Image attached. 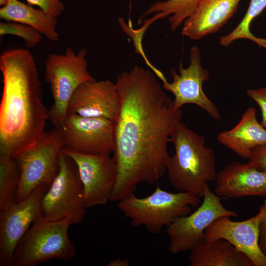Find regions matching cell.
Here are the masks:
<instances>
[{"label": "cell", "instance_id": "cell-6", "mask_svg": "<svg viewBox=\"0 0 266 266\" xmlns=\"http://www.w3.org/2000/svg\"><path fill=\"white\" fill-rule=\"evenodd\" d=\"M87 54L85 48L76 53L68 46L64 54H49L46 59L44 79L50 86L53 99L48 109L49 120L54 128L62 126L70 100L77 88L95 80L88 71Z\"/></svg>", "mask_w": 266, "mask_h": 266}, {"label": "cell", "instance_id": "cell-20", "mask_svg": "<svg viewBox=\"0 0 266 266\" xmlns=\"http://www.w3.org/2000/svg\"><path fill=\"white\" fill-rule=\"evenodd\" d=\"M0 18L6 21L18 22L31 26L51 41H57V19L39 9H35L18 0H7L0 9Z\"/></svg>", "mask_w": 266, "mask_h": 266}, {"label": "cell", "instance_id": "cell-3", "mask_svg": "<svg viewBox=\"0 0 266 266\" xmlns=\"http://www.w3.org/2000/svg\"><path fill=\"white\" fill-rule=\"evenodd\" d=\"M168 142L173 144L175 149L166 166L170 182L180 192L203 198L205 186L215 181L217 175L213 150L206 146L203 136L181 121L175 125Z\"/></svg>", "mask_w": 266, "mask_h": 266}, {"label": "cell", "instance_id": "cell-19", "mask_svg": "<svg viewBox=\"0 0 266 266\" xmlns=\"http://www.w3.org/2000/svg\"><path fill=\"white\" fill-rule=\"evenodd\" d=\"M190 251V266H254L244 253L224 239L203 240Z\"/></svg>", "mask_w": 266, "mask_h": 266}, {"label": "cell", "instance_id": "cell-13", "mask_svg": "<svg viewBox=\"0 0 266 266\" xmlns=\"http://www.w3.org/2000/svg\"><path fill=\"white\" fill-rule=\"evenodd\" d=\"M63 151L75 162L82 181L87 208L106 205L115 185L117 169L109 154H89Z\"/></svg>", "mask_w": 266, "mask_h": 266}, {"label": "cell", "instance_id": "cell-15", "mask_svg": "<svg viewBox=\"0 0 266 266\" xmlns=\"http://www.w3.org/2000/svg\"><path fill=\"white\" fill-rule=\"evenodd\" d=\"M119 107L120 100L115 83L108 79L94 80L77 88L70 100L67 112L115 121Z\"/></svg>", "mask_w": 266, "mask_h": 266}, {"label": "cell", "instance_id": "cell-25", "mask_svg": "<svg viewBox=\"0 0 266 266\" xmlns=\"http://www.w3.org/2000/svg\"><path fill=\"white\" fill-rule=\"evenodd\" d=\"M30 6L35 5L39 7L49 15L57 18L65 9V6L60 0H26Z\"/></svg>", "mask_w": 266, "mask_h": 266}, {"label": "cell", "instance_id": "cell-23", "mask_svg": "<svg viewBox=\"0 0 266 266\" xmlns=\"http://www.w3.org/2000/svg\"><path fill=\"white\" fill-rule=\"evenodd\" d=\"M266 7V0H250L247 11L241 22L229 33L220 37V44L223 46L227 47L235 40L245 39L253 41L260 47L266 50V38L255 36L250 29L252 21Z\"/></svg>", "mask_w": 266, "mask_h": 266}, {"label": "cell", "instance_id": "cell-2", "mask_svg": "<svg viewBox=\"0 0 266 266\" xmlns=\"http://www.w3.org/2000/svg\"><path fill=\"white\" fill-rule=\"evenodd\" d=\"M3 89L0 104V152L14 157L45 133L49 111L43 102L36 65L27 49L13 48L0 56Z\"/></svg>", "mask_w": 266, "mask_h": 266}, {"label": "cell", "instance_id": "cell-4", "mask_svg": "<svg viewBox=\"0 0 266 266\" xmlns=\"http://www.w3.org/2000/svg\"><path fill=\"white\" fill-rule=\"evenodd\" d=\"M200 198L188 192H169L157 186L149 195L138 198L131 194L118 201L117 208L132 226H143L150 234H157L173 220L192 212Z\"/></svg>", "mask_w": 266, "mask_h": 266}, {"label": "cell", "instance_id": "cell-18", "mask_svg": "<svg viewBox=\"0 0 266 266\" xmlns=\"http://www.w3.org/2000/svg\"><path fill=\"white\" fill-rule=\"evenodd\" d=\"M217 138L238 156L249 159L256 148L266 145V129L259 122L255 108L249 107L234 127L220 132Z\"/></svg>", "mask_w": 266, "mask_h": 266}, {"label": "cell", "instance_id": "cell-5", "mask_svg": "<svg viewBox=\"0 0 266 266\" xmlns=\"http://www.w3.org/2000/svg\"><path fill=\"white\" fill-rule=\"evenodd\" d=\"M68 219L52 221L42 215L35 220L17 244L12 266H35L54 259L69 261L77 249L70 240Z\"/></svg>", "mask_w": 266, "mask_h": 266}, {"label": "cell", "instance_id": "cell-14", "mask_svg": "<svg viewBox=\"0 0 266 266\" xmlns=\"http://www.w3.org/2000/svg\"><path fill=\"white\" fill-rule=\"evenodd\" d=\"M229 216L215 220L205 231L204 240L228 241L244 253L254 266H266V257L259 245L258 213L246 220L234 221Z\"/></svg>", "mask_w": 266, "mask_h": 266}, {"label": "cell", "instance_id": "cell-26", "mask_svg": "<svg viewBox=\"0 0 266 266\" xmlns=\"http://www.w3.org/2000/svg\"><path fill=\"white\" fill-rule=\"evenodd\" d=\"M246 94L259 106L262 113L261 124L266 128V87L249 89Z\"/></svg>", "mask_w": 266, "mask_h": 266}, {"label": "cell", "instance_id": "cell-8", "mask_svg": "<svg viewBox=\"0 0 266 266\" xmlns=\"http://www.w3.org/2000/svg\"><path fill=\"white\" fill-rule=\"evenodd\" d=\"M64 148L60 131L54 128L13 157L21 173L16 202L24 200L41 184L50 186L58 173L60 154Z\"/></svg>", "mask_w": 266, "mask_h": 266}, {"label": "cell", "instance_id": "cell-28", "mask_svg": "<svg viewBox=\"0 0 266 266\" xmlns=\"http://www.w3.org/2000/svg\"><path fill=\"white\" fill-rule=\"evenodd\" d=\"M248 162L257 169L266 171V145L256 148Z\"/></svg>", "mask_w": 266, "mask_h": 266}, {"label": "cell", "instance_id": "cell-27", "mask_svg": "<svg viewBox=\"0 0 266 266\" xmlns=\"http://www.w3.org/2000/svg\"><path fill=\"white\" fill-rule=\"evenodd\" d=\"M258 214L259 219V247L266 257V200L260 207Z\"/></svg>", "mask_w": 266, "mask_h": 266}, {"label": "cell", "instance_id": "cell-10", "mask_svg": "<svg viewBox=\"0 0 266 266\" xmlns=\"http://www.w3.org/2000/svg\"><path fill=\"white\" fill-rule=\"evenodd\" d=\"M114 121L67 112L57 128L65 149L89 154H109L114 147Z\"/></svg>", "mask_w": 266, "mask_h": 266}, {"label": "cell", "instance_id": "cell-9", "mask_svg": "<svg viewBox=\"0 0 266 266\" xmlns=\"http://www.w3.org/2000/svg\"><path fill=\"white\" fill-rule=\"evenodd\" d=\"M203 200L200 205L190 214L178 217L167 226L169 239L168 250L173 254L191 251L204 240L205 231L215 220L222 216L236 217V212L227 209L221 198L204 188Z\"/></svg>", "mask_w": 266, "mask_h": 266}, {"label": "cell", "instance_id": "cell-12", "mask_svg": "<svg viewBox=\"0 0 266 266\" xmlns=\"http://www.w3.org/2000/svg\"><path fill=\"white\" fill-rule=\"evenodd\" d=\"M190 60V64L187 68L183 67L182 63L179 64V74L172 68V82H168L164 78L162 80V87L173 94L175 108L181 109L185 104H193L205 110L212 118L220 120L219 111L202 88L203 83L209 77V72L202 67L201 54L198 47L191 48Z\"/></svg>", "mask_w": 266, "mask_h": 266}, {"label": "cell", "instance_id": "cell-21", "mask_svg": "<svg viewBox=\"0 0 266 266\" xmlns=\"http://www.w3.org/2000/svg\"><path fill=\"white\" fill-rule=\"evenodd\" d=\"M201 0H167L153 4L140 17L138 23L143 18L154 14L144 21L142 26L136 30L137 34L143 36L148 27L155 21L169 17L168 21L172 31H175L180 24L195 11Z\"/></svg>", "mask_w": 266, "mask_h": 266}, {"label": "cell", "instance_id": "cell-22", "mask_svg": "<svg viewBox=\"0 0 266 266\" xmlns=\"http://www.w3.org/2000/svg\"><path fill=\"white\" fill-rule=\"evenodd\" d=\"M20 178V169L15 158L0 152V211L16 202Z\"/></svg>", "mask_w": 266, "mask_h": 266}, {"label": "cell", "instance_id": "cell-1", "mask_svg": "<svg viewBox=\"0 0 266 266\" xmlns=\"http://www.w3.org/2000/svg\"><path fill=\"white\" fill-rule=\"evenodd\" d=\"M120 107L114 121L113 158L117 176L110 201L134 193L141 182L156 183L166 171V144L182 111L150 71L135 66L116 77Z\"/></svg>", "mask_w": 266, "mask_h": 266}, {"label": "cell", "instance_id": "cell-7", "mask_svg": "<svg viewBox=\"0 0 266 266\" xmlns=\"http://www.w3.org/2000/svg\"><path fill=\"white\" fill-rule=\"evenodd\" d=\"M87 208L76 164L62 150L58 173L42 200V215L52 221L68 219L72 225L83 221Z\"/></svg>", "mask_w": 266, "mask_h": 266}, {"label": "cell", "instance_id": "cell-24", "mask_svg": "<svg viewBox=\"0 0 266 266\" xmlns=\"http://www.w3.org/2000/svg\"><path fill=\"white\" fill-rule=\"evenodd\" d=\"M7 35L22 38L25 46L28 48L35 47L43 39L42 34L31 26L18 22L1 21L0 23V36L3 37Z\"/></svg>", "mask_w": 266, "mask_h": 266}, {"label": "cell", "instance_id": "cell-29", "mask_svg": "<svg viewBox=\"0 0 266 266\" xmlns=\"http://www.w3.org/2000/svg\"><path fill=\"white\" fill-rule=\"evenodd\" d=\"M130 265L129 261L127 259L117 258L109 262L108 266H128Z\"/></svg>", "mask_w": 266, "mask_h": 266}, {"label": "cell", "instance_id": "cell-16", "mask_svg": "<svg viewBox=\"0 0 266 266\" xmlns=\"http://www.w3.org/2000/svg\"><path fill=\"white\" fill-rule=\"evenodd\" d=\"M214 193L220 197H266V171L249 162H231L217 173Z\"/></svg>", "mask_w": 266, "mask_h": 266}, {"label": "cell", "instance_id": "cell-17", "mask_svg": "<svg viewBox=\"0 0 266 266\" xmlns=\"http://www.w3.org/2000/svg\"><path fill=\"white\" fill-rule=\"evenodd\" d=\"M241 0H201L184 21L183 36L200 40L219 30L237 10Z\"/></svg>", "mask_w": 266, "mask_h": 266}, {"label": "cell", "instance_id": "cell-11", "mask_svg": "<svg viewBox=\"0 0 266 266\" xmlns=\"http://www.w3.org/2000/svg\"><path fill=\"white\" fill-rule=\"evenodd\" d=\"M48 188L41 184L24 200L0 211V266H12L17 244L33 222L42 215L41 201Z\"/></svg>", "mask_w": 266, "mask_h": 266}]
</instances>
